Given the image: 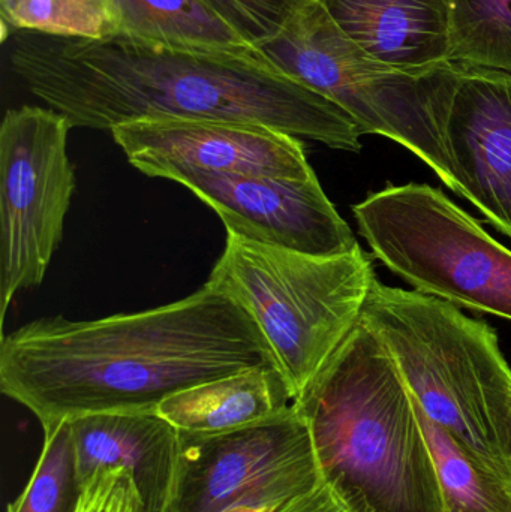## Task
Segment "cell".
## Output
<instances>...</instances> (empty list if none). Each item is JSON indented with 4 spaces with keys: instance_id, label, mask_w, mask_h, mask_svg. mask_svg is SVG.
<instances>
[{
    "instance_id": "1",
    "label": "cell",
    "mask_w": 511,
    "mask_h": 512,
    "mask_svg": "<svg viewBox=\"0 0 511 512\" xmlns=\"http://www.w3.org/2000/svg\"><path fill=\"white\" fill-rule=\"evenodd\" d=\"M27 89L72 128L111 131L138 120H228L360 152L362 132L326 96L255 47H186L126 33L104 39L24 32L9 54Z\"/></svg>"
},
{
    "instance_id": "2",
    "label": "cell",
    "mask_w": 511,
    "mask_h": 512,
    "mask_svg": "<svg viewBox=\"0 0 511 512\" xmlns=\"http://www.w3.org/2000/svg\"><path fill=\"white\" fill-rule=\"evenodd\" d=\"M263 366L278 367L257 322L209 285L143 312L44 316L0 342V390L42 429L86 415L158 412L173 394Z\"/></svg>"
},
{
    "instance_id": "3",
    "label": "cell",
    "mask_w": 511,
    "mask_h": 512,
    "mask_svg": "<svg viewBox=\"0 0 511 512\" xmlns=\"http://www.w3.org/2000/svg\"><path fill=\"white\" fill-rule=\"evenodd\" d=\"M324 486L347 512H446L413 396L359 322L293 402Z\"/></svg>"
},
{
    "instance_id": "4",
    "label": "cell",
    "mask_w": 511,
    "mask_h": 512,
    "mask_svg": "<svg viewBox=\"0 0 511 512\" xmlns=\"http://www.w3.org/2000/svg\"><path fill=\"white\" fill-rule=\"evenodd\" d=\"M360 322L383 343L426 417L511 487L497 436L511 367L494 328L443 298L378 279Z\"/></svg>"
},
{
    "instance_id": "5",
    "label": "cell",
    "mask_w": 511,
    "mask_h": 512,
    "mask_svg": "<svg viewBox=\"0 0 511 512\" xmlns=\"http://www.w3.org/2000/svg\"><path fill=\"white\" fill-rule=\"evenodd\" d=\"M375 280L362 248L309 255L227 234L206 285L257 322L296 400L359 324Z\"/></svg>"
},
{
    "instance_id": "6",
    "label": "cell",
    "mask_w": 511,
    "mask_h": 512,
    "mask_svg": "<svg viewBox=\"0 0 511 512\" xmlns=\"http://www.w3.org/2000/svg\"><path fill=\"white\" fill-rule=\"evenodd\" d=\"M285 75L338 105L362 135L401 144L458 194L438 119L459 66L408 72L374 59L354 44L320 0L300 3L282 29L257 45Z\"/></svg>"
},
{
    "instance_id": "7",
    "label": "cell",
    "mask_w": 511,
    "mask_h": 512,
    "mask_svg": "<svg viewBox=\"0 0 511 512\" xmlns=\"http://www.w3.org/2000/svg\"><path fill=\"white\" fill-rule=\"evenodd\" d=\"M353 215L372 255L411 288L511 321L510 249L441 189L387 186Z\"/></svg>"
},
{
    "instance_id": "8",
    "label": "cell",
    "mask_w": 511,
    "mask_h": 512,
    "mask_svg": "<svg viewBox=\"0 0 511 512\" xmlns=\"http://www.w3.org/2000/svg\"><path fill=\"white\" fill-rule=\"evenodd\" d=\"M72 126L53 108H14L0 126V321L21 289L41 285L75 191Z\"/></svg>"
},
{
    "instance_id": "9",
    "label": "cell",
    "mask_w": 511,
    "mask_h": 512,
    "mask_svg": "<svg viewBox=\"0 0 511 512\" xmlns=\"http://www.w3.org/2000/svg\"><path fill=\"white\" fill-rule=\"evenodd\" d=\"M180 442L176 486L165 512L276 508L323 484L308 424L294 405L234 432H180Z\"/></svg>"
},
{
    "instance_id": "10",
    "label": "cell",
    "mask_w": 511,
    "mask_h": 512,
    "mask_svg": "<svg viewBox=\"0 0 511 512\" xmlns=\"http://www.w3.org/2000/svg\"><path fill=\"white\" fill-rule=\"evenodd\" d=\"M129 164L174 182L188 173L276 179L317 177L300 138L267 126L228 120H138L111 129Z\"/></svg>"
},
{
    "instance_id": "11",
    "label": "cell",
    "mask_w": 511,
    "mask_h": 512,
    "mask_svg": "<svg viewBox=\"0 0 511 512\" xmlns=\"http://www.w3.org/2000/svg\"><path fill=\"white\" fill-rule=\"evenodd\" d=\"M174 182L207 204L227 234L309 255H342L360 248L318 177L188 173Z\"/></svg>"
},
{
    "instance_id": "12",
    "label": "cell",
    "mask_w": 511,
    "mask_h": 512,
    "mask_svg": "<svg viewBox=\"0 0 511 512\" xmlns=\"http://www.w3.org/2000/svg\"><path fill=\"white\" fill-rule=\"evenodd\" d=\"M438 128L458 195L511 239V74L459 69Z\"/></svg>"
},
{
    "instance_id": "13",
    "label": "cell",
    "mask_w": 511,
    "mask_h": 512,
    "mask_svg": "<svg viewBox=\"0 0 511 512\" xmlns=\"http://www.w3.org/2000/svg\"><path fill=\"white\" fill-rule=\"evenodd\" d=\"M68 421L83 483L98 469H125L140 512L167 511L179 471V429L158 412L95 414Z\"/></svg>"
},
{
    "instance_id": "14",
    "label": "cell",
    "mask_w": 511,
    "mask_h": 512,
    "mask_svg": "<svg viewBox=\"0 0 511 512\" xmlns=\"http://www.w3.org/2000/svg\"><path fill=\"white\" fill-rule=\"evenodd\" d=\"M365 53L408 72L452 65L447 0H320Z\"/></svg>"
},
{
    "instance_id": "15",
    "label": "cell",
    "mask_w": 511,
    "mask_h": 512,
    "mask_svg": "<svg viewBox=\"0 0 511 512\" xmlns=\"http://www.w3.org/2000/svg\"><path fill=\"white\" fill-rule=\"evenodd\" d=\"M293 396L278 367L243 370L180 391L159 405L158 414L180 432H234L284 414Z\"/></svg>"
},
{
    "instance_id": "16",
    "label": "cell",
    "mask_w": 511,
    "mask_h": 512,
    "mask_svg": "<svg viewBox=\"0 0 511 512\" xmlns=\"http://www.w3.org/2000/svg\"><path fill=\"white\" fill-rule=\"evenodd\" d=\"M122 33L186 47L237 50L251 45L200 0H111Z\"/></svg>"
},
{
    "instance_id": "17",
    "label": "cell",
    "mask_w": 511,
    "mask_h": 512,
    "mask_svg": "<svg viewBox=\"0 0 511 512\" xmlns=\"http://www.w3.org/2000/svg\"><path fill=\"white\" fill-rule=\"evenodd\" d=\"M417 415L431 448L446 512H511V487L483 468L416 402Z\"/></svg>"
},
{
    "instance_id": "18",
    "label": "cell",
    "mask_w": 511,
    "mask_h": 512,
    "mask_svg": "<svg viewBox=\"0 0 511 512\" xmlns=\"http://www.w3.org/2000/svg\"><path fill=\"white\" fill-rule=\"evenodd\" d=\"M2 41L9 30L57 36L104 39L122 32L111 0H0Z\"/></svg>"
},
{
    "instance_id": "19",
    "label": "cell",
    "mask_w": 511,
    "mask_h": 512,
    "mask_svg": "<svg viewBox=\"0 0 511 512\" xmlns=\"http://www.w3.org/2000/svg\"><path fill=\"white\" fill-rule=\"evenodd\" d=\"M452 62L511 74V0H447Z\"/></svg>"
},
{
    "instance_id": "20",
    "label": "cell",
    "mask_w": 511,
    "mask_h": 512,
    "mask_svg": "<svg viewBox=\"0 0 511 512\" xmlns=\"http://www.w3.org/2000/svg\"><path fill=\"white\" fill-rule=\"evenodd\" d=\"M83 490L71 426L60 421L45 427L32 477L6 512H77Z\"/></svg>"
},
{
    "instance_id": "21",
    "label": "cell",
    "mask_w": 511,
    "mask_h": 512,
    "mask_svg": "<svg viewBox=\"0 0 511 512\" xmlns=\"http://www.w3.org/2000/svg\"><path fill=\"white\" fill-rule=\"evenodd\" d=\"M251 47L275 36L299 8L300 0H200Z\"/></svg>"
},
{
    "instance_id": "22",
    "label": "cell",
    "mask_w": 511,
    "mask_h": 512,
    "mask_svg": "<svg viewBox=\"0 0 511 512\" xmlns=\"http://www.w3.org/2000/svg\"><path fill=\"white\" fill-rule=\"evenodd\" d=\"M77 512H140V501L129 472L98 469L84 483Z\"/></svg>"
},
{
    "instance_id": "23",
    "label": "cell",
    "mask_w": 511,
    "mask_h": 512,
    "mask_svg": "<svg viewBox=\"0 0 511 512\" xmlns=\"http://www.w3.org/2000/svg\"><path fill=\"white\" fill-rule=\"evenodd\" d=\"M273 512H347L339 504L333 493L321 484L317 489L306 495L293 499L288 504L281 505Z\"/></svg>"
},
{
    "instance_id": "24",
    "label": "cell",
    "mask_w": 511,
    "mask_h": 512,
    "mask_svg": "<svg viewBox=\"0 0 511 512\" xmlns=\"http://www.w3.org/2000/svg\"><path fill=\"white\" fill-rule=\"evenodd\" d=\"M498 442H500L501 451H503L504 459L509 466L511 477V393L509 397V405L506 412L501 417L497 427Z\"/></svg>"
},
{
    "instance_id": "25",
    "label": "cell",
    "mask_w": 511,
    "mask_h": 512,
    "mask_svg": "<svg viewBox=\"0 0 511 512\" xmlns=\"http://www.w3.org/2000/svg\"><path fill=\"white\" fill-rule=\"evenodd\" d=\"M278 508V507H276ZM276 508H260V507H237L233 508V510H228L225 512H273Z\"/></svg>"
},
{
    "instance_id": "26",
    "label": "cell",
    "mask_w": 511,
    "mask_h": 512,
    "mask_svg": "<svg viewBox=\"0 0 511 512\" xmlns=\"http://www.w3.org/2000/svg\"><path fill=\"white\" fill-rule=\"evenodd\" d=\"M300 2H309V0H300Z\"/></svg>"
}]
</instances>
